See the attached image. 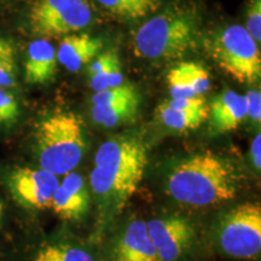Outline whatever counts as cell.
<instances>
[{
    "label": "cell",
    "mask_w": 261,
    "mask_h": 261,
    "mask_svg": "<svg viewBox=\"0 0 261 261\" xmlns=\"http://www.w3.org/2000/svg\"><path fill=\"white\" fill-rule=\"evenodd\" d=\"M102 48L103 41L100 39L87 33H74L61 40L56 50L57 61L65 69L75 73L92 62Z\"/></svg>",
    "instance_id": "cell-13"
},
{
    "label": "cell",
    "mask_w": 261,
    "mask_h": 261,
    "mask_svg": "<svg viewBox=\"0 0 261 261\" xmlns=\"http://www.w3.org/2000/svg\"><path fill=\"white\" fill-rule=\"evenodd\" d=\"M90 87L94 92L120 86L125 83L119 56L115 51H107L94 58L89 68Z\"/></svg>",
    "instance_id": "cell-16"
},
{
    "label": "cell",
    "mask_w": 261,
    "mask_h": 261,
    "mask_svg": "<svg viewBox=\"0 0 261 261\" xmlns=\"http://www.w3.org/2000/svg\"><path fill=\"white\" fill-rule=\"evenodd\" d=\"M2 214H3V204L2 202H0V218H2Z\"/></svg>",
    "instance_id": "cell-27"
},
{
    "label": "cell",
    "mask_w": 261,
    "mask_h": 261,
    "mask_svg": "<svg viewBox=\"0 0 261 261\" xmlns=\"http://www.w3.org/2000/svg\"><path fill=\"white\" fill-rule=\"evenodd\" d=\"M146 165L148 148L138 137H114L100 144L90 174L100 225L110 223L121 213L138 190Z\"/></svg>",
    "instance_id": "cell-1"
},
{
    "label": "cell",
    "mask_w": 261,
    "mask_h": 261,
    "mask_svg": "<svg viewBox=\"0 0 261 261\" xmlns=\"http://www.w3.org/2000/svg\"><path fill=\"white\" fill-rule=\"evenodd\" d=\"M33 261H94L86 250L70 244H48L41 248Z\"/></svg>",
    "instance_id": "cell-20"
},
{
    "label": "cell",
    "mask_w": 261,
    "mask_h": 261,
    "mask_svg": "<svg viewBox=\"0 0 261 261\" xmlns=\"http://www.w3.org/2000/svg\"><path fill=\"white\" fill-rule=\"evenodd\" d=\"M250 155H252V161L254 167L257 171H260L261 168V136L260 133L254 137L252 145H250Z\"/></svg>",
    "instance_id": "cell-26"
},
{
    "label": "cell",
    "mask_w": 261,
    "mask_h": 261,
    "mask_svg": "<svg viewBox=\"0 0 261 261\" xmlns=\"http://www.w3.org/2000/svg\"><path fill=\"white\" fill-rule=\"evenodd\" d=\"M112 261H162L149 236L146 221L133 220L113 249Z\"/></svg>",
    "instance_id": "cell-11"
},
{
    "label": "cell",
    "mask_w": 261,
    "mask_h": 261,
    "mask_svg": "<svg viewBox=\"0 0 261 261\" xmlns=\"http://www.w3.org/2000/svg\"><path fill=\"white\" fill-rule=\"evenodd\" d=\"M0 115L4 123H11L19 115V107L16 97L5 87H0Z\"/></svg>",
    "instance_id": "cell-23"
},
{
    "label": "cell",
    "mask_w": 261,
    "mask_h": 261,
    "mask_svg": "<svg viewBox=\"0 0 261 261\" xmlns=\"http://www.w3.org/2000/svg\"><path fill=\"white\" fill-rule=\"evenodd\" d=\"M210 114V106L203 109H180L171 108L165 103L160 104L158 108V115L161 122L167 128L177 132H187L198 128Z\"/></svg>",
    "instance_id": "cell-17"
},
{
    "label": "cell",
    "mask_w": 261,
    "mask_h": 261,
    "mask_svg": "<svg viewBox=\"0 0 261 261\" xmlns=\"http://www.w3.org/2000/svg\"><path fill=\"white\" fill-rule=\"evenodd\" d=\"M86 148L84 122L75 113H52L38 123L35 150L41 168L65 175L79 165Z\"/></svg>",
    "instance_id": "cell-4"
},
{
    "label": "cell",
    "mask_w": 261,
    "mask_h": 261,
    "mask_svg": "<svg viewBox=\"0 0 261 261\" xmlns=\"http://www.w3.org/2000/svg\"><path fill=\"white\" fill-rule=\"evenodd\" d=\"M91 0H35L28 11V28L39 39L63 38L92 23Z\"/></svg>",
    "instance_id": "cell-6"
},
{
    "label": "cell",
    "mask_w": 261,
    "mask_h": 261,
    "mask_svg": "<svg viewBox=\"0 0 261 261\" xmlns=\"http://www.w3.org/2000/svg\"><path fill=\"white\" fill-rule=\"evenodd\" d=\"M133 99H140L139 92L133 85L123 83L120 86L94 92L91 102L92 106H104V104L127 102Z\"/></svg>",
    "instance_id": "cell-22"
},
{
    "label": "cell",
    "mask_w": 261,
    "mask_h": 261,
    "mask_svg": "<svg viewBox=\"0 0 261 261\" xmlns=\"http://www.w3.org/2000/svg\"><path fill=\"white\" fill-rule=\"evenodd\" d=\"M139 106L140 99L104 104V106H92L91 116L98 125L112 128V127L135 121L138 116Z\"/></svg>",
    "instance_id": "cell-18"
},
{
    "label": "cell",
    "mask_w": 261,
    "mask_h": 261,
    "mask_svg": "<svg viewBox=\"0 0 261 261\" xmlns=\"http://www.w3.org/2000/svg\"><path fill=\"white\" fill-rule=\"evenodd\" d=\"M167 84L172 98L203 97L211 89V75L197 62H180L167 74Z\"/></svg>",
    "instance_id": "cell-12"
},
{
    "label": "cell",
    "mask_w": 261,
    "mask_h": 261,
    "mask_svg": "<svg viewBox=\"0 0 261 261\" xmlns=\"http://www.w3.org/2000/svg\"><path fill=\"white\" fill-rule=\"evenodd\" d=\"M0 2H3V0H0Z\"/></svg>",
    "instance_id": "cell-28"
},
{
    "label": "cell",
    "mask_w": 261,
    "mask_h": 261,
    "mask_svg": "<svg viewBox=\"0 0 261 261\" xmlns=\"http://www.w3.org/2000/svg\"><path fill=\"white\" fill-rule=\"evenodd\" d=\"M10 192L23 207L33 210H46L51 207L56 192L58 175L44 168H17L8 178Z\"/></svg>",
    "instance_id": "cell-8"
},
{
    "label": "cell",
    "mask_w": 261,
    "mask_h": 261,
    "mask_svg": "<svg viewBox=\"0 0 261 261\" xmlns=\"http://www.w3.org/2000/svg\"><path fill=\"white\" fill-rule=\"evenodd\" d=\"M16 50L14 45L0 38V87H11L16 84Z\"/></svg>",
    "instance_id": "cell-21"
},
{
    "label": "cell",
    "mask_w": 261,
    "mask_h": 261,
    "mask_svg": "<svg viewBox=\"0 0 261 261\" xmlns=\"http://www.w3.org/2000/svg\"><path fill=\"white\" fill-rule=\"evenodd\" d=\"M56 47L47 39H37L28 45L24 62V80L31 85H45L57 74Z\"/></svg>",
    "instance_id": "cell-14"
},
{
    "label": "cell",
    "mask_w": 261,
    "mask_h": 261,
    "mask_svg": "<svg viewBox=\"0 0 261 261\" xmlns=\"http://www.w3.org/2000/svg\"><path fill=\"white\" fill-rule=\"evenodd\" d=\"M200 38L198 12L188 5L173 4L140 25L133 37V52L145 60H178L194 50Z\"/></svg>",
    "instance_id": "cell-3"
},
{
    "label": "cell",
    "mask_w": 261,
    "mask_h": 261,
    "mask_svg": "<svg viewBox=\"0 0 261 261\" xmlns=\"http://www.w3.org/2000/svg\"><path fill=\"white\" fill-rule=\"evenodd\" d=\"M223 252L237 259H255L261 252V207L246 202L226 212L218 230Z\"/></svg>",
    "instance_id": "cell-7"
},
{
    "label": "cell",
    "mask_w": 261,
    "mask_h": 261,
    "mask_svg": "<svg viewBox=\"0 0 261 261\" xmlns=\"http://www.w3.org/2000/svg\"><path fill=\"white\" fill-rule=\"evenodd\" d=\"M211 57L225 74L242 84H254L261 76L259 44L243 25L232 24L218 32L207 44Z\"/></svg>",
    "instance_id": "cell-5"
},
{
    "label": "cell",
    "mask_w": 261,
    "mask_h": 261,
    "mask_svg": "<svg viewBox=\"0 0 261 261\" xmlns=\"http://www.w3.org/2000/svg\"><path fill=\"white\" fill-rule=\"evenodd\" d=\"M149 236L162 261H177L195 241V228L182 217L156 218L146 221Z\"/></svg>",
    "instance_id": "cell-9"
},
{
    "label": "cell",
    "mask_w": 261,
    "mask_h": 261,
    "mask_svg": "<svg viewBox=\"0 0 261 261\" xmlns=\"http://www.w3.org/2000/svg\"><path fill=\"white\" fill-rule=\"evenodd\" d=\"M247 117H249L254 123L259 125L261 121V93L259 90L248 91L246 96Z\"/></svg>",
    "instance_id": "cell-25"
},
{
    "label": "cell",
    "mask_w": 261,
    "mask_h": 261,
    "mask_svg": "<svg viewBox=\"0 0 261 261\" xmlns=\"http://www.w3.org/2000/svg\"><path fill=\"white\" fill-rule=\"evenodd\" d=\"M50 208L63 220L84 218L90 208V194L84 178L73 171L67 173L52 197Z\"/></svg>",
    "instance_id": "cell-10"
},
{
    "label": "cell",
    "mask_w": 261,
    "mask_h": 261,
    "mask_svg": "<svg viewBox=\"0 0 261 261\" xmlns=\"http://www.w3.org/2000/svg\"><path fill=\"white\" fill-rule=\"evenodd\" d=\"M109 14L122 21H137L155 14L161 0H96Z\"/></svg>",
    "instance_id": "cell-19"
},
{
    "label": "cell",
    "mask_w": 261,
    "mask_h": 261,
    "mask_svg": "<svg viewBox=\"0 0 261 261\" xmlns=\"http://www.w3.org/2000/svg\"><path fill=\"white\" fill-rule=\"evenodd\" d=\"M250 37L259 44L261 40V0H252L247 11V25Z\"/></svg>",
    "instance_id": "cell-24"
},
{
    "label": "cell",
    "mask_w": 261,
    "mask_h": 261,
    "mask_svg": "<svg viewBox=\"0 0 261 261\" xmlns=\"http://www.w3.org/2000/svg\"><path fill=\"white\" fill-rule=\"evenodd\" d=\"M247 117L246 98L231 90H225L210 104L208 119L215 133L236 129Z\"/></svg>",
    "instance_id": "cell-15"
},
{
    "label": "cell",
    "mask_w": 261,
    "mask_h": 261,
    "mask_svg": "<svg viewBox=\"0 0 261 261\" xmlns=\"http://www.w3.org/2000/svg\"><path fill=\"white\" fill-rule=\"evenodd\" d=\"M240 185L233 163L212 151L179 161L166 180L167 194L173 200L192 207H211L233 200Z\"/></svg>",
    "instance_id": "cell-2"
}]
</instances>
